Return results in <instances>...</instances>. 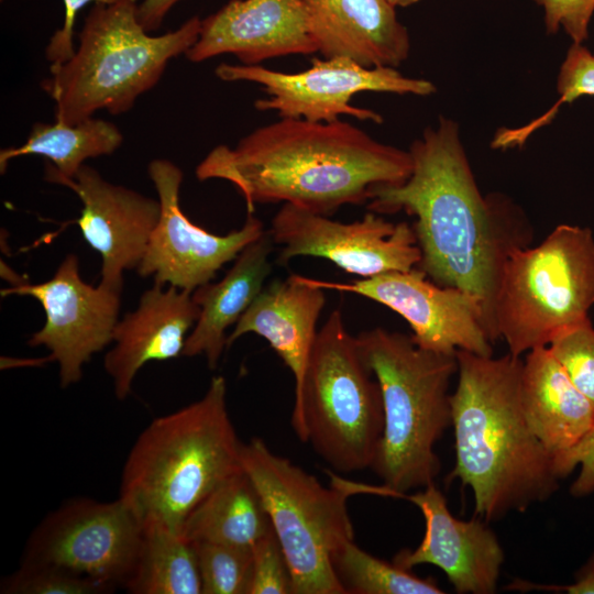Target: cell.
<instances>
[{"instance_id": "37", "label": "cell", "mask_w": 594, "mask_h": 594, "mask_svg": "<svg viewBox=\"0 0 594 594\" xmlns=\"http://www.w3.org/2000/svg\"><path fill=\"white\" fill-rule=\"evenodd\" d=\"M182 0H143L138 4V19L146 32L161 28L169 10Z\"/></svg>"}, {"instance_id": "11", "label": "cell", "mask_w": 594, "mask_h": 594, "mask_svg": "<svg viewBox=\"0 0 594 594\" xmlns=\"http://www.w3.org/2000/svg\"><path fill=\"white\" fill-rule=\"evenodd\" d=\"M142 535V524L121 498L77 497L34 528L21 562L59 566L116 590L132 574Z\"/></svg>"}, {"instance_id": "3", "label": "cell", "mask_w": 594, "mask_h": 594, "mask_svg": "<svg viewBox=\"0 0 594 594\" xmlns=\"http://www.w3.org/2000/svg\"><path fill=\"white\" fill-rule=\"evenodd\" d=\"M458 383L450 396L455 464L449 479L473 492L485 521L525 512L559 487L554 458L534 435L520 399L522 360L455 352Z\"/></svg>"}, {"instance_id": "7", "label": "cell", "mask_w": 594, "mask_h": 594, "mask_svg": "<svg viewBox=\"0 0 594 594\" xmlns=\"http://www.w3.org/2000/svg\"><path fill=\"white\" fill-rule=\"evenodd\" d=\"M292 426L333 470L372 468L384 428L381 388L340 309L318 330L295 391Z\"/></svg>"}, {"instance_id": "10", "label": "cell", "mask_w": 594, "mask_h": 594, "mask_svg": "<svg viewBox=\"0 0 594 594\" xmlns=\"http://www.w3.org/2000/svg\"><path fill=\"white\" fill-rule=\"evenodd\" d=\"M215 73L224 81L261 85L267 97L255 101L258 111L312 122H333L341 116H351L382 123L376 111L353 106V96L367 91L429 96L436 91L429 80L404 76L393 67H364L348 57L312 58L310 67L299 73L226 63Z\"/></svg>"}, {"instance_id": "4", "label": "cell", "mask_w": 594, "mask_h": 594, "mask_svg": "<svg viewBox=\"0 0 594 594\" xmlns=\"http://www.w3.org/2000/svg\"><path fill=\"white\" fill-rule=\"evenodd\" d=\"M241 447L226 378L213 376L201 398L153 419L139 435L123 465L119 498L142 526L182 534L199 503L242 470Z\"/></svg>"}, {"instance_id": "17", "label": "cell", "mask_w": 594, "mask_h": 594, "mask_svg": "<svg viewBox=\"0 0 594 594\" xmlns=\"http://www.w3.org/2000/svg\"><path fill=\"white\" fill-rule=\"evenodd\" d=\"M319 52L312 19L302 0H230L201 20L196 43L186 52L194 63L233 54L243 65Z\"/></svg>"}, {"instance_id": "34", "label": "cell", "mask_w": 594, "mask_h": 594, "mask_svg": "<svg viewBox=\"0 0 594 594\" xmlns=\"http://www.w3.org/2000/svg\"><path fill=\"white\" fill-rule=\"evenodd\" d=\"M556 471L560 479L568 476L576 466L580 473L570 492L581 497L594 492V428L574 447L554 458Z\"/></svg>"}, {"instance_id": "20", "label": "cell", "mask_w": 594, "mask_h": 594, "mask_svg": "<svg viewBox=\"0 0 594 594\" xmlns=\"http://www.w3.org/2000/svg\"><path fill=\"white\" fill-rule=\"evenodd\" d=\"M302 1L323 57H348L369 68H396L407 59L408 31L386 0Z\"/></svg>"}, {"instance_id": "15", "label": "cell", "mask_w": 594, "mask_h": 594, "mask_svg": "<svg viewBox=\"0 0 594 594\" xmlns=\"http://www.w3.org/2000/svg\"><path fill=\"white\" fill-rule=\"evenodd\" d=\"M148 175L161 205L144 256L136 268L155 283L194 292L211 282L217 272L265 231L263 222L249 213L244 224L228 234L210 233L191 222L179 205L183 172L173 162L156 158Z\"/></svg>"}, {"instance_id": "27", "label": "cell", "mask_w": 594, "mask_h": 594, "mask_svg": "<svg viewBox=\"0 0 594 594\" xmlns=\"http://www.w3.org/2000/svg\"><path fill=\"white\" fill-rule=\"evenodd\" d=\"M334 571L346 593L442 594L432 578H419L394 561L386 562L358 547L353 540L332 554Z\"/></svg>"}, {"instance_id": "6", "label": "cell", "mask_w": 594, "mask_h": 594, "mask_svg": "<svg viewBox=\"0 0 594 594\" xmlns=\"http://www.w3.org/2000/svg\"><path fill=\"white\" fill-rule=\"evenodd\" d=\"M201 20L151 35L138 19L136 0L94 3L74 55L41 86L55 101V121L75 124L99 110L128 112L161 79L168 62L196 43Z\"/></svg>"}, {"instance_id": "28", "label": "cell", "mask_w": 594, "mask_h": 594, "mask_svg": "<svg viewBox=\"0 0 594 594\" xmlns=\"http://www.w3.org/2000/svg\"><path fill=\"white\" fill-rule=\"evenodd\" d=\"M557 89L558 101L543 114L526 125L515 129H499L493 141V148L522 146L529 136L554 119L559 108L583 96H594V53L583 44L572 43L561 64Z\"/></svg>"}, {"instance_id": "23", "label": "cell", "mask_w": 594, "mask_h": 594, "mask_svg": "<svg viewBox=\"0 0 594 594\" xmlns=\"http://www.w3.org/2000/svg\"><path fill=\"white\" fill-rule=\"evenodd\" d=\"M273 244L270 232L264 231L241 251L222 279L194 290L193 298L200 314L186 339L183 355H204L209 369L217 367L227 348V330L262 292L272 272Z\"/></svg>"}, {"instance_id": "32", "label": "cell", "mask_w": 594, "mask_h": 594, "mask_svg": "<svg viewBox=\"0 0 594 594\" xmlns=\"http://www.w3.org/2000/svg\"><path fill=\"white\" fill-rule=\"evenodd\" d=\"M252 556L249 594L293 593L290 571L273 529L253 544Z\"/></svg>"}, {"instance_id": "18", "label": "cell", "mask_w": 594, "mask_h": 594, "mask_svg": "<svg viewBox=\"0 0 594 594\" xmlns=\"http://www.w3.org/2000/svg\"><path fill=\"white\" fill-rule=\"evenodd\" d=\"M403 498L415 504L425 518V536L415 550H402L394 562L410 570L420 564L438 566L460 594H492L504 563V550L487 521L454 517L435 483Z\"/></svg>"}, {"instance_id": "9", "label": "cell", "mask_w": 594, "mask_h": 594, "mask_svg": "<svg viewBox=\"0 0 594 594\" xmlns=\"http://www.w3.org/2000/svg\"><path fill=\"white\" fill-rule=\"evenodd\" d=\"M241 466L256 488L287 561L293 593L344 594L332 554L353 540L349 481L330 486L273 452L261 438L242 442Z\"/></svg>"}, {"instance_id": "25", "label": "cell", "mask_w": 594, "mask_h": 594, "mask_svg": "<svg viewBox=\"0 0 594 594\" xmlns=\"http://www.w3.org/2000/svg\"><path fill=\"white\" fill-rule=\"evenodd\" d=\"M122 141L123 135L116 124L94 117L75 124L37 122L24 144L0 151V172L3 174L15 157L40 155L50 160L45 178H72L86 160L112 154Z\"/></svg>"}, {"instance_id": "33", "label": "cell", "mask_w": 594, "mask_h": 594, "mask_svg": "<svg viewBox=\"0 0 594 594\" xmlns=\"http://www.w3.org/2000/svg\"><path fill=\"white\" fill-rule=\"evenodd\" d=\"M534 1L543 9L547 33L556 34L562 28L575 44H583L587 40L594 0Z\"/></svg>"}, {"instance_id": "29", "label": "cell", "mask_w": 594, "mask_h": 594, "mask_svg": "<svg viewBox=\"0 0 594 594\" xmlns=\"http://www.w3.org/2000/svg\"><path fill=\"white\" fill-rule=\"evenodd\" d=\"M202 583V594H249L252 548L212 542H193Z\"/></svg>"}, {"instance_id": "38", "label": "cell", "mask_w": 594, "mask_h": 594, "mask_svg": "<svg viewBox=\"0 0 594 594\" xmlns=\"http://www.w3.org/2000/svg\"><path fill=\"white\" fill-rule=\"evenodd\" d=\"M386 1L396 8V7H409L421 0H386Z\"/></svg>"}, {"instance_id": "1", "label": "cell", "mask_w": 594, "mask_h": 594, "mask_svg": "<svg viewBox=\"0 0 594 594\" xmlns=\"http://www.w3.org/2000/svg\"><path fill=\"white\" fill-rule=\"evenodd\" d=\"M413 169L396 185L369 194L375 213L404 211L421 251L418 267L435 283L476 296L493 343L498 340L494 307L509 253L527 246L530 227L518 207L501 194L484 197L476 184L455 121L441 117L410 145Z\"/></svg>"}, {"instance_id": "26", "label": "cell", "mask_w": 594, "mask_h": 594, "mask_svg": "<svg viewBox=\"0 0 594 594\" xmlns=\"http://www.w3.org/2000/svg\"><path fill=\"white\" fill-rule=\"evenodd\" d=\"M124 588L132 594H202L194 543L163 526H143L135 564Z\"/></svg>"}, {"instance_id": "30", "label": "cell", "mask_w": 594, "mask_h": 594, "mask_svg": "<svg viewBox=\"0 0 594 594\" xmlns=\"http://www.w3.org/2000/svg\"><path fill=\"white\" fill-rule=\"evenodd\" d=\"M113 588L63 568L21 562L0 585L2 594H106Z\"/></svg>"}, {"instance_id": "22", "label": "cell", "mask_w": 594, "mask_h": 594, "mask_svg": "<svg viewBox=\"0 0 594 594\" xmlns=\"http://www.w3.org/2000/svg\"><path fill=\"white\" fill-rule=\"evenodd\" d=\"M520 399L528 426L553 458L594 428V406L573 385L549 346L527 352Z\"/></svg>"}, {"instance_id": "16", "label": "cell", "mask_w": 594, "mask_h": 594, "mask_svg": "<svg viewBox=\"0 0 594 594\" xmlns=\"http://www.w3.org/2000/svg\"><path fill=\"white\" fill-rule=\"evenodd\" d=\"M45 179L79 197L82 208L76 223L101 256L100 284L122 290L124 271L139 267L160 219L158 199L114 185L86 164L72 178Z\"/></svg>"}, {"instance_id": "24", "label": "cell", "mask_w": 594, "mask_h": 594, "mask_svg": "<svg viewBox=\"0 0 594 594\" xmlns=\"http://www.w3.org/2000/svg\"><path fill=\"white\" fill-rule=\"evenodd\" d=\"M272 529L256 488L241 470L199 503L185 520L182 535L190 542L252 548Z\"/></svg>"}, {"instance_id": "12", "label": "cell", "mask_w": 594, "mask_h": 594, "mask_svg": "<svg viewBox=\"0 0 594 594\" xmlns=\"http://www.w3.org/2000/svg\"><path fill=\"white\" fill-rule=\"evenodd\" d=\"M268 232L273 242L282 245L279 263L298 256L322 257L361 278L406 272L421 260L410 224L387 221L372 211L362 220L343 223L284 204Z\"/></svg>"}, {"instance_id": "36", "label": "cell", "mask_w": 594, "mask_h": 594, "mask_svg": "<svg viewBox=\"0 0 594 594\" xmlns=\"http://www.w3.org/2000/svg\"><path fill=\"white\" fill-rule=\"evenodd\" d=\"M512 587L518 590H547V591H561L569 594H594V554L591 556L588 561L575 574V581L572 584L557 586V585H536L525 581H515Z\"/></svg>"}, {"instance_id": "14", "label": "cell", "mask_w": 594, "mask_h": 594, "mask_svg": "<svg viewBox=\"0 0 594 594\" xmlns=\"http://www.w3.org/2000/svg\"><path fill=\"white\" fill-rule=\"evenodd\" d=\"M312 282L323 289L363 296L397 312L408 322L414 342L422 349L444 354L464 350L493 355L481 300L469 292L435 283L418 266L350 283Z\"/></svg>"}, {"instance_id": "21", "label": "cell", "mask_w": 594, "mask_h": 594, "mask_svg": "<svg viewBox=\"0 0 594 594\" xmlns=\"http://www.w3.org/2000/svg\"><path fill=\"white\" fill-rule=\"evenodd\" d=\"M323 288L312 278L292 274L265 286L227 337V348L254 333L265 339L290 370L295 391L301 385L324 307Z\"/></svg>"}, {"instance_id": "35", "label": "cell", "mask_w": 594, "mask_h": 594, "mask_svg": "<svg viewBox=\"0 0 594 594\" xmlns=\"http://www.w3.org/2000/svg\"><path fill=\"white\" fill-rule=\"evenodd\" d=\"M118 0H63L65 16L63 26L51 36L45 50L46 58L51 62V70L58 68L75 53L74 26L78 12L88 3L111 4Z\"/></svg>"}, {"instance_id": "8", "label": "cell", "mask_w": 594, "mask_h": 594, "mask_svg": "<svg viewBox=\"0 0 594 594\" xmlns=\"http://www.w3.org/2000/svg\"><path fill=\"white\" fill-rule=\"evenodd\" d=\"M593 305V231L560 224L538 245L507 256L494 307L497 337L520 356L590 320Z\"/></svg>"}, {"instance_id": "31", "label": "cell", "mask_w": 594, "mask_h": 594, "mask_svg": "<svg viewBox=\"0 0 594 594\" xmlns=\"http://www.w3.org/2000/svg\"><path fill=\"white\" fill-rule=\"evenodd\" d=\"M548 346L573 385L594 406V327L591 319L565 330Z\"/></svg>"}, {"instance_id": "5", "label": "cell", "mask_w": 594, "mask_h": 594, "mask_svg": "<svg viewBox=\"0 0 594 594\" xmlns=\"http://www.w3.org/2000/svg\"><path fill=\"white\" fill-rule=\"evenodd\" d=\"M356 342L383 400L384 428L371 469L392 497L403 498L435 483L441 470L435 447L451 426L449 387L457 358L381 327L362 331Z\"/></svg>"}, {"instance_id": "13", "label": "cell", "mask_w": 594, "mask_h": 594, "mask_svg": "<svg viewBox=\"0 0 594 594\" xmlns=\"http://www.w3.org/2000/svg\"><path fill=\"white\" fill-rule=\"evenodd\" d=\"M1 295L30 296L42 305L45 323L28 343L50 350L47 360L57 362L63 388L79 382L84 365L112 342L121 290L84 282L76 254H68L48 280L19 282Z\"/></svg>"}, {"instance_id": "2", "label": "cell", "mask_w": 594, "mask_h": 594, "mask_svg": "<svg viewBox=\"0 0 594 594\" xmlns=\"http://www.w3.org/2000/svg\"><path fill=\"white\" fill-rule=\"evenodd\" d=\"M409 151L384 144L352 123L280 118L257 128L231 148L216 146L199 163V180L223 179L256 204L284 202L329 216L361 205L378 185L405 182Z\"/></svg>"}, {"instance_id": "19", "label": "cell", "mask_w": 594, "mask_h": 594, "mask_svg": "<svg viewBox=\"0 0 594 594\" xmlns=\"http://www.w3.org/2000/svg\"><path fill=\"white\" fill-rule=\"evenodd\" d=\"M154 285L145 290L135 310L119 320L113 346L105 355V370L113 381L116 397L125 399L139 371L148 362L183 355L189 329L200 314L191 292Z\"/></svg>"}]
</instances>
